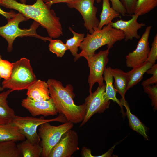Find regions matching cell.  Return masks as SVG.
<instances>
[{
  "instance_id": "obj_5",
  "label": "cell",
  "mask_w": 157,
  "mask_h": 157,
  "mask_svg": "<svg viewBox=\"0 0 157 157\" xmlns=\"http://www.w3.org/2000/svg\"><path fill=\"white\" fill-rule=\"evenodd\" d=\"M13 67L10 77L4 79L2 87L14 90L27 89L37 79L33 72L29 60L22 58L12 63Z\"/></svg>"
},
{
  "instance_id": "obj_29",
  "label": "cell",
  "mask_w": 157,
  "mask_h": 157,
  "mask_svg": "<svg viewBox=\"0 0 157 157\" xmlns=\"http://www.w3.org/2000/svg\"><path fill=\"white\" fill-rule=\"evenodd\" d=\"M13 64L9 61L2 59L0 54V76L4 79L8 78L12 72Z\"/></svg>"
},
{
  "instance_id": "obj_12",
  "label": "cell",
  "mask_w": 157,
  "mask_h": 157,
  "mask_svg": "<svg viewBox=\"0 0 157 157\" xmlns=\"http://www.w3.org/2000/svg\"><path fill=\"white\" fill-rule=\"evenodd\" d=\"M152 27L151 26L146 27L135 49L126 56L127 67L132 68L146 61L150 50L148 40Z\"/></svg>"
},
{
  "instance_id": "obj_27",
  "label": "cell",
  "mask_w": 157,
  "mask_h": 157,
  "mask_svg": "<svg viewBox=\"0 0 157 157\" xmlns=\"http://www.w3.org/2000/svg\"><path fill=\"white\" fill-rule=\"evenodd\" d=\"M49 49L51 52L56 54L58 57H61L67 49L65 44L60 39H51L50 41Z\"/></svg>"
},
{
  "instance_id": "obj_17",
  "label": "cell",
  "mask_w": 157,
  "mask_h": 157,
  "mask_svg": "<svg viewBox=\"0 0 157 157\" xmlns=\"http://www.w3.org/2000/svg\"><path fill=\"white\" fill-rule=\"evenodd\" d=\"M26 138L13 123L0 124V141H23Z\"/></svg>"
},
{
  "instance_id": "obj_39",
  "label": "cell",
  "mask_w": 157,
  "mask_h": 157,
  "mask_svg": "<svg viewBox=\"0 0 157 157\" xmlns=\"http://www.w3.org/2000/svg\"><path fill=\"white\" fill-rule=\"evenodd\" d=\"M20 1L22 3H26V0H20Z\"/></svg>"
},
{
  "instance_id": "obj_31",
  "label": "cell",
  "mask_w": 157,
  "mask_h": 157,
  "mask_svg": "<svg viewBox=\"0 0 157 157\" xmlns=\"http://www.w3.org/2000/svg\"><path fill=\"white\" fill-rule=\"evenodd\" d=\"M157 59V34L154 37L151 44V47L150 49L148 57L146 61L153 65Z\"/></svg>"
},
{
  "instance_id": "obj_37",
  "label": "cell",
  "mask_w": 157,
  "mask_h": 157,
  "mask_svg": "<svg viewBox=\"0 0 157 157\" xmlns=\"http://www.w3.org/2000/svg\"><path fill=\"white\" fill-rule=\"evenodd\" d=\"M72 0H51L49 1L46 3H45L51 7L52 5L54 4L60 3H67Z\"/></svg>"
},
{
  "instance_id": "obj_7",
  "label": "cell",
  "mask_w": 157,
  "mask_h": 157,
  "mask_svg": "<svg viewBox=\"0 0 157 157\" xmlns=\"http://www.w3.org/2000/svg\"><path fill=\"white\" fill-rule=\"evenodd\" d=\"M47 122L39 126L38 134L42 139L43 157H48L53 147L58 142L63 135L73 127L74 124L67 122L54 126Z\"/></svg>"
},
{
  "instance_id": "obj_14",
  "label": "cell",
  "mask_w": 157,
  "mask_h": 157,
  "mask_svg": "<svg viewBox=\"0 0 157 157\" xmlns=\"http://www.w3.org/2000/svg\"><path fill=\"white\" fill-rule=\"evenodd\" d=\"M131 16V18L128 21L121 19L110 23L113 28L123 31L125 35L124 39L125 41L132 40L134 38H140V36L138 33V31L145 26V24L138 22V16L133 14Z\"/></svg>"
},
{
  "instance_id": "obj_34",
  "label": "cell",
  "mask_w": 157,
  "mask_h": 157,
  "mask_svg": "<svg viewBox=\"0 0 157 157\" xmlns=\"http://www.w3.org/2000/svg\"><path fill=\"white\" fill-rule=\"evenodd\" d=\"M13 91L12 90L8 89L6 91L0 93V104H8L6 99L9 95Z\"/></svg>"
},
{
  "instance_id": "obj_11",
  "label": "cell",
  "mask_w": 157,
  "mask_h": 157,
  "mask_svg": "<svg viewBox=\"0 0 157 157\" xmlns=\"http://www.w3.org/2000/svg\"><path fill=\"white\" fill-rule=\"evenodd\" d=\"M79 137L74 130L70 129L62 135L51 149L48 157H70L78 150Z\"/></svg>"
},
{
  "instance_id": "obj_16",
  "label": "cell",
  "mask_w": 157,
  "mask_h": 157,
  "mask_svg": "<svg viewBox=\"0 0 157 157\" xmlns=\"http://www.w3.org/2000/svg\"><path fill=\"white\" fill-rule=\"evenodd\" d=\"M110 72L115 80L114 87L117 92L121 95L122 99L125 100V96L127 91L129 78L127 72L118 68L110 67Z\"/></svg>"
},
{
  "instance_id": "obj_35",
  "label": "cell",
  "mask_w": 157,
  "mask_h": 157,
  "mask_svg": "<svg viewBox=\"0 0 157 157\" xmlns=\"http://www.w3.org/2000/svg\"><path fill=\"white\" fill-rule=\"evenodd\" d=\"M16 13L13 10L9 12L4 11L0 8V14L4 16L7 19L13 17Z\"/></svg>"
},
{
  "instance_id": "obj_6",
  "label": "cell",
  "mask_w": 157,
  "mask_h": 157,
  "mask_svg": "<svg viewBox=\"0 0 157 157\" xmlns=\"http://www.w3.org/2000/svg\"><path fill=\"white\" fill-rule=\"evenodd\" d=\"M58 121L62 123L67 122L65 116L59 114L53 119H45L43 116L40 118L33 117H21L16 115L12 123L18 128L20 133L33 144H39L40 138L37 133V129L41 124L47 122Z\"/></svg>"
},
{
  "instance_id": "obj_10",
  "label": "cell",
  "mask_w": 157,
  "mask_h": 157,
  "mask_svg": "<svg viewBox=\"0 0 157 157\" xmlns=\"http://www.w3.org/2000/svg\"><path fill=\"white\" fill-rule=\"evenodd\" d=\"M95 0H72L67 3L68 7L78 10L84 20V26L90 33L97 30L99 21L96 16L97 8L94 6Z\"/></svg>"
},
{
  "instance_id": "obj_26",
  "label": "cell",
  "mask_w": 157,
  "mask_h": 157,
  "mask_svg": "<svg viewBox=\"0 0 157 157\" xmlns=\"http://www.w3.org/2000/svg\"><path fill=\"white\" fill-rule=\"evenodd\" d=\"M15 116L14 111L8 104H0V124L12 122Z\"/></svg>"
},
{
  "instance_id": "obj_18",
  "label": "cell",
  "mask_w": 157,
  "mask_h": 157,
  "mask_svg": "<svg viewBox=\"0 0 157 157\" xmlns=\"http://www.w3.org/2000/svg\"><path fill=\"white\" fill-rule=\"evenodd\" d=\"M152 65L149 62L146 61L133 67L132 70L127 72L129 78L127 90L137 84L142 79L144 74Z\"/></svg>"
},
{
  "instance_id": "obj_25",
  "label": "cell",
  "mask_w": 157,
  "mask_h": 157,
  "mask_svg": "<svg viewBox=\"0 0 157 157\" xmlns=\"http://www.w3.org/2000/svg\"><path fill=\"white\" fill-rule=\"evenodd\" d=\"M157 6V0H137L134 14L138 16L147 13Z\"/></svg>"
},
{
  "instance_id": "obj_23",
  "label": "cell",
  "mask_w": 157,
  "mask_h": 157,
  "mask_svg": "<svg viewBox=\"0 0 157 157\" xmlns=\"http://www.w3.org/2000/svg\"><path fill=\"white\" fill-rule=\"evenodd\" d=\"M15 141H0V157H20L21 152Z\"/></svg>"
},
{
  "instance_id": "obj_20",
  "label": "cell",
  "mask_w": 157,
  "mask_h": 157,
  "mask_svg": "<svg viewBox=\"0 0 157 157\" xmlns=\"http://www.w3.org/2000/svg\"><path fill=\"white\" fill-rule=\"evenodd\" d=\"M120 101L126 110V115L128 119L130 127L134 131L142 135L144 138L148 140L147 134V129L144 125L134 115L132 114L125 100L121 99Z\"/></svg>"
},
{
  "instance_id": "obj_1",
  "label": "cell",
  "mask_w": 157,
  "mask_h": 157,
  "mask_svg": "<svg viewBox=\"0 0 157 157\" xmlns=\"http://www.w3.org/2000/svg\"><path fill=\"white\" fill-rule=\"evenodd\" d=\"M0 5L16 10L26 17L38 23L47 31L50 37L58 38L63 35L60 18L43 0H36L32 5L20 3L16 0H0Z\"/></svg>"
},
{
  "instance_id": "obj_28",
  "label": "cell",
  "mask_w": 157,
  "mask_h": 157,
  "mask_svg": "<svg viewBox=\"0 0 157 157\" xmlns=\"http://www.w3.org/2000/svg\"><path fill=\"white\" fill-rule=\"evenodd\" d=\"M144 92L148 94L151 100V104L154 110L157 109V84L143 86Z\"/></svg>"
},
{
  "instance_id": "obj_15",
  "label": "cell",
  "mask_w": 157,
  "mask_h": 157,
  "mask_svg": "<svg viewBox=\"0 0 157 157\" xmlns=\"http://www.w3.org/2000/svg\"><path fill=\"white\" fill-rule=\"evenodd\" d=\"M27 97L35 101H43L50 98L48 85L47 82L37 80L28 88Z\"/></svg>"
},
{
  "instance_id": "obj_32",
  "label": "cell",
  "mask_w": 157,
  "mask_h": 157,
  "mask_svg": "<svg viewBox=\"0 0 157 157\" xmlns=\"http://www.w3.org/2000/svg\"><path fill=\"white\" fill-rule=\"evenodd\" d=\"M124 6L127 13L131 15L134 14L137 0H120Z\"/></svg>"
},
{
  "instance_id": "obj_9",
  "label": "cell",
  "mask_w": 157,
  "mask_h": 157,
  "mask_svg": "<svg viewBox=\"0 0 157 157\" xmlns=\"http://www.w3.org/2000/svg\"><path fill=\"white\" fill-rule=\"evenodd\" d=\"M105 88V84L98 86L94 92L86 98L85 102L86 105V113L80 127L84 125L94 114L103 113L109 108L110 101L106 96Z\"/></svg>"
},
{
  "instance_id": "obj_41",
  "label": "cell",
  "mask_w": 157,
  "mask_h": 157,
  "mask_svg": "<svg viewBox=\"0 0 157 157\" xmlns=\"http://www.w3.org/2000/svg\"><path fill=\"white\" fill-rule=\"evenodd\" d=\"M1 77L0 76V79ZM4 89L2 87H1L0 85V91H2Z\"/></svg>"
},
{
  "instance_id": "obj_3",
  "label": "cell",
  "mask_w": 157,
  "mask_h": 157,
  "mask_svg": "<svg viewBox=\"0 0 157 157\" xmlns=\"http://www.w3.org/2000/svg\"><path fill=\"white\" fill-rule=\"evenodd\" d=\"M124 38L123 31L113 28L110 23L100 30L94 31L92 34L88 32L79 47L81 51L74 58V60L76 61L81 57L85 58L92 56L97 49L105 45L110 49L115 42Z\"/></svg>"
},
{
  "instance_id": "obj_8",
  "label": "cell",
  "mask_w": 157,
  "mask_h": 157,
  "mask_svg": "<svg viewBox=\"0 0 157 157\" xmlns=\"http://www.w3.org/2000/svg\"><path fill=\"white\" fill-rule=\"evenodd\" d=\"M110 49L101 51L98 53L85 58L90 69V73L88 77V82L89 87L90 93L92 92V90L94 84L98 83L99 86L103 85L104 74L109 59Z\"/></svg>"
},
{
  "instance_id": "obj_4",
  "label": "cell",
  "mask_w": 157,
  "mask_h": 157,
  "mask_svg": "<svg viewBox=\"0 0 157 157\" xmlns=\"http://www.w3.org/2000/svg\"><path fill=\"white\" fill-rule=\"evenodd\" d=\"M29 19L19 12L12 18L7 19L8 23L3 26H0V35L7 42V50L11 52L13 49V43L15 40L18 37H35L43 40L50 41L52 39L51 37L41 36L37 33L36 30L40 24L34 21L29 29H22L19 25L21 22Z\"/></svg>"
},
{
  "instance_id": "obj_38",
  "label": "cell",
  "mask_w": 157,
  "mask_h": 157,
  "mask_svg": "<svg viewBox=\"0 0 157 157\" xmlns=\"http://www.w3.org/2000/svg\"><path fill=\"white\" fill-rule=\"evenodd\" d=\"M115 146V145L113 147H111V149H109L108 151L103 154L98 156H95V157H111L113 150H114Z\"/></svg>"
},
{
  "instance_id": "obj_36",
  "label": "cell",
  "mask_w": 157,
  "mask_h": 157,
  "mask_svg": "<svg viewBox=\"0 0 157 157\" xmlns=\"http://www.w3.org/2000/svg\"><path fill=\"white\" fill-rule=\"evenodd\" d=\"M81 154V156L83 157H93V156L91 153L90 149L84 146L82 148Z\"/></svg>"
},
{
  "instance_id": "obj_2",
  "label": "cell",
  "mask_w": 157,
  "mask_h": 157,
  "mask_svg": "<svg viewBox=\"0 0 157 157\" xmlns=\"http://www.w3.org/2000/svg\"><path fill=\"white\" fill-rule=\"evenodd\" d=\"M47 83L50 96L58 113L63 115L67 122L74 124L81 122L86 113V105L85 103L79 105L74 104L72 85L68 84L64 87L60 81L51 78Z\"/></svg>"
},
{
  "instance_id": "obj_33",
  "label": "cell",
  "mask_w": 157,
  "mask_h": 157,
  "mask_svg": "<svg viewBox=\"0 0 157 157\" xmlns=\"http://www.w3.org/2000/svg\"><path fill=\"white\" fill-rule=\"evenodd\" d=\"M110 1L112 7L123 16H125L127 13L124 6L120 0H109Z\"/></svg>"
},
{
  "instance_id": "obj_19",
  "label": "cell",
  "mask_w": 157,
  "mask_h": 157,
  "mask_svg": "<svg viewBox=\"0 0 157 157\" xmlns=\"http://www.w3.org/2000/svg\"><path fill=\"white\" fill-rule=\"evenodd\" d=\"M102 9L100 16V20L97 30L110 23L114 18L120 17V14L110 6L109 0H102Z\"/></svg>"
},
{
  "instance_id": "obj_13",
  "label": "cell",
  "mask_w": 157,
  "mask_h": 157,
  "mask_svg": "<svg viewBox=\"0 0 157 157\" xmlns=\"http://www.w3.org/2000/svg\"><path fill=\"white\" fill-rule=\"evenodd\" d=\"M21 104L34 117L41 115L44 117L54 116L58 113L51 98L47 100L38 101L27 97L22 100Z\"/></svg>"
},
{
  "instance_id": "obj_40",
  "label": "cell",
  "mask_w": 157,
  "mask_h": 157,
  "mask_svg": "<svg viewBox=\"0 0 157 157\" xmlns=\"http://www.w3.org/2000/svg\"><path fill=\"white\" fill-rule=\"evenodd\" d=\"M97 3H99L101 2L102 0H95Z\"/></svg>"
},
{
  "instance_id": "obj_30",
  "label": "cell",
  "mask_w": 157,
  "mask_h": 157,
  "mask_svg": "<svg viewBox=\"0 0 157 157\" xmlns=\"http://www.w3.org/2000/svg\"><path fill=\"white\" fill-rule=\"evenodd\" d=\"M148 74H151L152 76L144 81L141 84L143 86L157 84V64H154L146 72Z\"/></svg>"
},
{
  "instance_id": "obj_21",
  "label": "cell",
  "mask_w": 157,
  "mask_h": 157,
  "mask_svg": "<svg viewBox=\"0 0 157 157\" xmlns=\"http://www.w3.org/2000/svg\"><path fill=\"white\" fill-rule=\"evenodd\" d=\"M23 157H39L41 156L42 148L39 144H33L26 139L17 145Z\"/></svg>"
},
{
  "instance_id": "obj_22",
  "label": "cell",
  "mask_w": 157,
  "mask_h": 157,
  "mask_svg": "<svg viewBox=\"0 0 157 157\" xmlns=\"http://www.w3.org/2000/svg\"><path fill=\"white\" fill-rule=\"evenodd\" d=\"M110 67H106L104 73V79L106 83L105 94L107 98L116 102L122 109V104L116 97L117 92L113 85V76L110 70Z\"/></svg>"
},
{
  "instance_id": "obj_42",
  "label": "cell",
  "mask_w": 157,
  "mask_h": 157,
  "mask_svg": "<svg viewBox=\"0 0 157 157\" xmlns=\"http://www.w3.org/2000/svg\"><path fill=\"white\" fill-rule=\"evenodd\" d=\"M44 2L45 3H47V2H48L49 1L51 0H43Z\"/></svg>"
},
{
  "instance_id": "obj_24",
  "label": "cell",
  "mask_w": 157,
  "mask_h": 157,
  "mask_svg": "<svg viewBox=\"0 0 157 157\" xmlns=\"http://www.w3.org/2000/svg\"><path fill=\"white\" fill-rule=\"evenodd\" d=\"M69 29L73 34V37L66 40L65 44L67 50H69L72 55L75 58L77 56L78 47H80L81 43L83 40L85 36L84 33H78L74 31L70 27Z\"/></svg>"
}]
</instances>
